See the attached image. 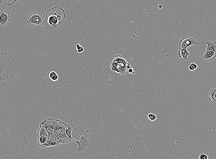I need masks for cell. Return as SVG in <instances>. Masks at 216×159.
I'll use <instances>...</instances> for the list:
<instances>
[{
  "instance_id": "cell-1",
  "label": "cell",
  "mask_w": 216,
  "mask_h": 159,
  "mask_svg": "<svg viewBox=\"0 0 216 159\" xmlns=\"http://www.w3.org/2000/svg\"><path fill=\"white\" fill-rule=\"evenodd\" d=\"M46 16L48 23L52 27L61 24L65 17V11L61 7H54L47 11Z\"/></svg>"
},
{
  "instance_id": "cell-2",
  "label": "cell",
  "mask_w": 216,
  "mask_h": 159,
  "mask_svg": "<svg viewBox=\"0 0 216 159\" xmlns=\"http://www.w3.org/2000/svg\"><path fill=\"white\" fill-rule=\"evenodd\" d=\"M27 22L34 26H42L44 22V18L40 13L34 12L29 17Z\"/></svg>"
},
{
  "instance_id": "cell-3",
  "label": "cell",
  "mask_w": 216,
  "mask_h": 159,
  "mask_svg": "<svg viewBox=\"0 0 216 159\" xmlns=\"http://www.w3.org/2000/svg\"><path fill=\"white\" fill-rule=\"evenodd\" d=\"M12 64L11 60L0 65V81L8 78L12 70Z\"/></svg>"
},
{
  "instance_id": "cell-4",
  "label": "cell",
  "mask_w": 216,
  "mask_h": 159,
  "mask_svg": "<svg viewBox=\"0 0 216 159\" xmlns=\"http://www.w3.org/2000/svg\"><path fill=\"white\" fill-rule=\"evenodd\" d=\"M199 44L195 37H183L180 40L179 48L186 49L191 46L196 45Z\"/></svg>"
},
{
  "instance_id": "cell-5",
  "label": "cell",
  "mask_w": 216,
  "mask_h": 159,
  "mask_svg": "<svg viewBox=\"0 0 216 159\" xmlns=\"http://www.w3.org/2000/svg\"><path fill=\"white\" fill-rule=\"evenodd\" d=\"M57 120L58 119L55 118L47 119L42 121L40 125L46 129L48 134L52 133Z\"/></svg>"
},
{
  "instance_id": "cell-6",
  "label": "cell",
  "mask_w": 216,
  "mask_h": 159,
  "mask_svg": "<svg viewBox=\"0 0 216 159\" xmlns=\"http://www.w3.org/2000/svg\"><path fill=\"white\" fill-rule=\"evenodd\" d=\"M80 138L79 141H77L73 138L72 140L75 141L78 145V148L76 150V151L78 152H82L84 151L88 146L89 142L88 139L83 134H81L79 136Z\"/></svg>"
},
{
  "instance_id": "cell-7",
  "label": "cell",
  "mask_w": 216,
  "mask_h": 159,
  "mask_svg": "<svg viewBox=\"0 0 216 159\" xmlns=\"http://www.w3.org/2000/svg\"><path fill=\"white\" fill-rule=\"evenodd\" d=\"M10 18L9 12L2 9L0 12V26H5L7 25L10 21Z\"/></svg>"
},
{
  "instance_id": "cell-8",
  "label": "cell",
  "mask_w": 216,
  "mask_h": 159,
  "mask_svg": "<svg viewBox=\"0 0 216 159\" xmlns=\"http://www.w3.org/2000/svg\"><path fill=\"white\" fill-rule=\"evenodd\" d=\"M68 127L65 128V131L67 136L72 139V136L77 131V128L75 125L72 122L68 124Z\"/></svg>"
},
{
  "instance_id": "cell-9",
  "label": "cell",
  "mask_w": 216,
  "mask_h": 159,
  "mask_svg": "<svg viewBox=\"0 0 216 159\" xmlns=\"http://www.w3.org/2000/svg\"><path fill=\"white\" fill-rule=\"evenodd\" d=\"M68 124H67L65 122H62L61 120L58 119L55 126L53 133L57 134L63 128L68 127Z\"/></svg>"
},
{
  "instance_id": "cell-10",
  "label": "cell",
  "mask_w": 216,
  "mask_h": 159,
  "mask_svg": "<svg viewBox=\"0 0 216 159\" xmlns=\"http://www.w3.org/2000/svg\"><path fill=\"white\" fill-rule=\"evenodd\" d=\"M190 53L184 48H179L178 55L180 58L183 60H188V56L190 55Z\"/></svg>"
},
{
  "instance_id": "cell-11",
  "label": "cell",
  "mask_w": 216,
  "mask_h": 159,
  "mask_svg": "<svg viewBox=\"0 0 216 159\" xmlns=\"http://www.w3.org/2000/svg\"><path fill=\"white\" fill-rule=\"evenodd\" d=\"M216 56V52L213 51H206L202 56L203 59L207 62L214 60Z\"/></svg>"
},
{
  "instance_id": "cell-12",
  "label": "cell",
  "mask_w": 216,
  "mask_h": 159,
  "mask_svg": "<svg viewBox=\"0 0 216 159\" xmlns=\"http://www.w3.org/2000/svg\"><path fill=\"white\" fill-rule=\"evenodd\" d=\"M65 128L62 129L60 131L56 134V135L63 139L65 142V144H66L70 142L72 139L67 136L65 131Z\"/></svg>"
},
{
  "instance_id": "cell-13",
  "label": "cell",
  "mask_w": 216,
  "mask_h": 159,
  "mask_svg": "<svg viewBox=\"0 0 216 159\" xmlns=\"http://www.w3.org/2000/svg\"><path fill=\"white\" fill-rule=\"evenodd\" d=\"M199 44H204L207 45L206 51H213L216 52V43L212 40L207 41L199 42Z\"/></svg>"
},
{
  "instance_id": "cell-14",
  "label": "cell",
  "mask_w": 216,
  "mask_h": 159,
  "mask_svg": "<svg viewBox=\"0 0 216 159\" xmlns=\"http://www.w3.org/2000/svg\"><path fill=\"white\" fill-rule=\"evenodd\" d=\"M209 99L214 105L216 104V88H213L211 89L209 94Z\"/></svg>"
},
{
  "instance_id": "cell-15",
  "label": "cell",
  "mask_w": 216,
  "mask_h": 159,
  "mask_svg": "<svg viewBox=\"0 0 216 159\" xmlns=\"http://www.w3.org/2000/svg\"><path fill=\"white\" fill-rule=\"evenodd\" d=\"M37 138L41 137H48V133L46 129L40 125L37 133Z\"/></svg>"
},
{
  "instance_id": "cell-16",
  "label": "cell",
  "mask_w": 216,
  "mask_h": 159,
  "mask_svg": "<svg viewBox=\"0 0 216 159\" xmlns=\"http://www.w3.org/2000/svg\"><path fill=\"white\" fill-rule=\"evenodd\" d=\"M10 60V58L6 54L0 51V65Z\"/></svg>"
},
{
  "instance_id": "cell-17",
  "label": "cell",
  "mask_w": 216,
  "mask_h": 159,
  "mask_svg": "<svg viewBox=\"0 0 216 159\" xmlns=\"http://www.w3.org/2000/svg\"><path fill=\"white\" fill-rule=\"evenodd\" d=\"M17 0H0V3H3L5 5L11 6Z\"/></svg>"
},
{
  "instance_id": "cell-18",
  "label": "cell",
  "mask_w": 216,
  "mask_h": 159,
  "mask_svg": "<svg viewBox=\"0 0 216 159\" xmlns=\"http://www.w3.org/2000/svg\"><path fill=\"white\" fill-rule=\"evenodd\" d=\"M48 137H41L37 138L38 144L40 147L42 144L44 143L47 140Z\"/></svg>"
},
{
  "instance_id": "cell-19",
  "label": "cell",
  "mask_w": 216,
  "mask_h": 159,
  "mask_svg": "<svg viewBox=\"0 0 216 159\" xmlns=\"http://www.w3.org/2000/svg\"><path fill=\"white\" fill-rule=\"evenodd\" d=\"M53 138L60 144L61 143L65 144V142L63 139L57 137L56 134H54L53 136Z\"/></svg>"
},
{
  "instance_id": "cell-20",
  "label": "cell",
  "mask_w": 216,
  "mask_h": 159,
  "mask_svg": "<svg viewBox=\"0 0 216 159\" xmlns=\"http://www.w3.org/2000/svg\"><path fill=\"white\" fill-rule=\"evenodd\" d=\"M51 147H59L60 146V144L57 142L53 138L50 139Z\"/></svg>"
},
{
  "instance_id": "cell-21",
  "label": "cell",
  "mask_w": 216,
  "mask_h": 159,
  "mask_svg": "<svg viewBox=\"0 0 216 159\" xmlns=\"http://www.w3.org/2000/svg\"><path fill=\"white\" fill-rule=\"evenodd\" d=\"M40 147L43 148H46L51 147L50 139H47L46 142L44 144H42V145H40Z\"/></svg>"
},
{
  "instance_id": "cell-22",
  "label": "cell",
  "mask_w": 216,
  "mask_h": 159,
  "mask_svg": "<svg viewBox=\"0 0 216 159\" xmlns=\"http://www.w3.org/2000/svg\"><path fill=\"white\" fill-rule=\"evenodd\" d=\"M148 118L151 121H155L157 118L156 116L152 113H150L148 115Z\"/></svg>"
},
{
  "instance_id": "cell-23",
  "label": "cell",
  "mask_w": 216,
  "mask_h": 159,
  "mask_svg": "<svg viewBox=\"0 0 216 159\" xmlns=\"http://www.w3.org/2000/svg\"><path fill=\"white\" fill-rule=\"evenodd\" d=\"M57 74V73L55 71H52L50 72H48V73H47V75L49 77V78L50 79L53 76H54V75Z\"/></svg>"
},
{
  "instance_id": "cell-24",
  "label": "cell",
  "mask_w": 216,
  "mask_h": 159,
  "mask_svg": "<svg viewBox=\"0 0 216 159\" xmlns=\"http://www.w3.org/2000/svg\"><path fill=\"white\" fill-rule=\"evenodd\" d=\"M59 78V76L57 74L54 76H53L50 79L53 81H55L58 80Z\"/></svg>"
},
{
  "instance_id": "cell-25",
  "label": "cell",
  "mask_w": 216,
  "mask_h": 159,
  "mask_svg": "<svg viewBox=\"0 0 216 159\" xmlns=\"http://www.w3.org/2000/svg\"><path fill=\"white\" fill-rule=\"evenodd\" d=\"M127 71L128 73L130 74H134L136 72L134 71L133 67L131 66L130 68L127 69Z\"/></svg>"
},
{
  "instance_id": "cell-26",
  "label": "cell",
  "mask_w": 216,
  "mask_h": 159,
  "mask_svg": "<svg viewBox=\"0 0 216 159\" xmlns=\"http://www.w3.org/2000/svg\"><path fill=\"white\" fill-rule=\"evenodd\" d=\"M199 158L200 159H208L209 158L208 156L205 154H202L199 157Z\"/></svg>"
},
{
  "instance_id": "cell-27",
  "label": "cell",
  "mask_w": 216,
  "mask_h": 159,
  "mask_svg": "<svg viewBox=\"0 0 216 159\" xmlns=\"http://www.w3.org/2000/svg\"><path fill=\"white\" fill-rule=\"evenodd\" d=\"M75 45L76 46V49L77 51L80 49L81 47H82L79 44H75Z\"/></svg>"
},
{
  "instance_id": "cell-28",
  "label": "cell",
  "mask_w": 216,
  "mask_h": 159,
  "mask_svg": "<svg viewBox=\"0 0 216 159\" xmlns=\"http://www.w3.org/2000/svg\"><path fill=\"white\" fill-rule=\"evenodd\" d=\"M114 65L115 64L113 62H112V64L111 65V68L112 70L113 71H115Z\"/></svg>"
},
{
  "instance_id": "cell-29",
  "label": "cell",
  "mask_w": 216,
  "mask_h": 159,
  "mask_svg": "<svg viewBox=\"0 0 216 159\" xmlns=\"http://www.w3.org/2000/svg\"><path fill=\"white\" fill-rule=\"evenodd\" d=\"M189 70L191 71H194L195 70L193 67V66L192 65H191V64H190L189 65Z\"/></svg>"
},
{
  "instance_id": "cell-30",
  "label": "cell",
  "mask_w": 216,
  "mask_h": 159,
  "mask_svg": "<svg viewBox=\"0 0 216 159\" xmlns=\"http://www.w3.org/2000/svg\"><path fill=\"white\" fill-rule=\"evenodd\" d=\"M191 64L192 65L195 70L198 68V66L196 64L194 63H191Z\"/></svg>"
},
{
  "instance_id": "cell-31",
  "label": "cell",
  "mask_w": 216,
  "mask_h": 159,
  "mask_svg": "<svg viewBox=\"0 0 216 159\" xmlns=\"http://www.w3.org/2000/svg\"><path fill=\"white\" fill-rule=\"evenodd\" d=\"M84 51V48L83 47H82L80 49L77 50V51L78 53H81L83 52Z\"/></svg>"
},
{
  "instance_id": "cell-32",
  "label": "cell",
  "mask_w": 216,
  "mask_h": 159,
  "mask_svg": "<svg viewBox=\"0 0 216 159\" xmlns=\"http://www.w3.org/2000/svg\"><path fill=\"white\" fill-rule=\"evenodd\" d=\"M158 7L160 9H162V6L161 5H158Z\"/></svg>"
},
{
  "instance_id": "cell-33",
  "label": "cell",
  "mask_w": 216,
  "mask_h": 159,
  "mask_svg": "<svg viewBox=\"0 0 216 159\" xmlns=\"http://www.w3.org/2000/svg\"><path fill=\"white\" fill-rule=\"evenodd\" d=\"M132 37H133V38H134V39H135V38H136V35H132Z\"/></svg>"
}]
</instances>
